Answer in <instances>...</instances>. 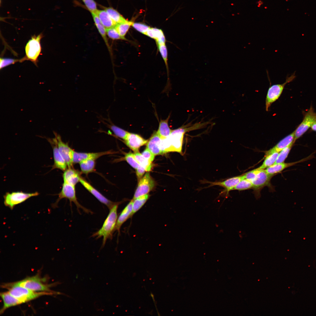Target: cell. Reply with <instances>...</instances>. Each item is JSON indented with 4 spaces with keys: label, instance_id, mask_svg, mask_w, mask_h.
Wrapping results in <instances>:
<instances>
[{
    "label": "cell",
    "instance_id": "1",
    "mask_svg": "<svg viewBox=\"0 0 316 316\" xmlns=\"http://www.w3.org/2000/svg\"><path fill=\"white\" fill-rule=\"evenodd\" d=\"M120 202H115L110 208L108 214L101 228L95 232L92 236L96 239L103 237L102 247H103L108 239H112L115 231L118 218L117 209Z\"/></svg>",
    "mask_w": 316,
    "mask_h": 316
},
{
    "label": "cell",
    "instance_id": "2",
    "mask_svg": "<svg viewBox=\"0 0 316 316\" xmlns=\"http://www.w3.org/2000/svg\"><path fill=\"white\" fill-rule=\"evenodd\" d=\"M2 286L7 288L9 293L19 300L22 303L33 300L42 295H52L55 293L45 291L37 292L11 284H4Z\"/></svg>",
    "mask_w": 316,
    "mask_h": 316
},
{
    "label": "cell",
    "instance_id": "3",
    "mask_svg": "<svg viewBox=\"0 0 316 316\" xmlns=\"http://www.w3.org/2000/svg\"><path fill=\"white\" fill-rule=\"evenodd\" d=\"M75 186L63 182L61 190L58 194V197L55 202L52 204V207L54 208H56L60 201L63 198H66L69 200L71 206V203L73 202L79 212L80 209H81L86 213H92L91 210L83 206L78 202L76 196Z\"/></svg>",
    "mask_w": 316,
    "mask_h": 316
},
{
    "label": "cell",
    "instance_id": "4",
    "mask_svg": "<svg viewBox=\"0 0 316 316\" xmlns=\"http://www.w3.org/2000/svg\"><path fill=\"white\" fill-rule=\"evenodd\" d=\"M39 194L38 192L25 193L22 191L7 192L4 196V203L5 206L12 210L16 205L21 204L29 198L36 196Z\"/></svg>",
    "mask_w": 316,
    "mask_h": 316
},
{
    "label": "cell",
    "instance_id": "5",
    "mask_svg": "<svg viewBox=\"0 0 316 316\" xmlns=\"http://www.w3.org/2000/svg\"><path fill=\"white\" fill-rule=\"evenodd\" d=\"M295 73L287 77L285 82L281 84L273 85L270 86L267 91L265 100V109L268 111L271 105L279 97L284 87L288 83L293 81L296 78Z\"/></svg>",
    "mask_w": 316,
    "mask_h": 316
},
{
    "label": "cell",
    "instance_id": "6",
    "mask_svg": "<svg viewBox=\"0 0 316 316\" xmlns=\"http://www.w3.org/2000/svg\"><path fill=\"white\" fill-rule=\"evenodd\" d=\"M41 33L37 36L34 35L28 42L25 47V60L31 61L36 64L41 50L40 40L42 37Z\"/></svg>",
    "mask_w": 316,
    "mask_h": 316
},
{
    "label": "cell",
    "instance_id": "7",
    "mask_svg": "<svg viewBox=\"0 0 316 316\" xmlns=\"http://www.w3.org/2000/svg\"><path fill=\"white\" fill-rule=\"evenodd\" d=\"M43 279L37 276L28 277L11 284L22 286L35 291L51 292L49 286L42 282Z\"/></svg>",
    "mask_w": 316,
    "mask_h": 316
},
{
    "label": "cell",
    "instance_id": "8",
    "mask_svg": "<svg viewBox=\"0 0 316 316\" xmlns=\"http://www.w3.org/2000/svg\"><path fill=\"white\" fill-rule=\"evenodd\" d=\"M316 121V113L312 106L305 113L301 123L294 131V141L303 135Z\"/></svg>",
    "mask_w": 316,
    "mask_h": 316
},
{
    "label": "cell",
    "instance_id": "9",
    "mask_svg": "<svg viewBox=\"0 0 316 316\" xmlns=\"http://www.w3.org/2000/svg\"><path fill=\"white\" fill-rule=\"evenodd\" d=\"M54 133L60 153L65 161L68 167H72L74 151L69 146L67 143L62 141L60 135L54 132Z\"/></svg>",
    "mask_w": 316,
    "mask_h": 316
},
{
    "label": "cell",
    "instance_id": "10",
    "mask_svg": "<svg viewBox=\"0 0 316 316\" xmlns=\"http://www.w3.org/2000/svg\"><path fill=\"white\" fill-rule=\"evenodd\" d=\"M154 183L150 174L146 173L140 180L132 199L148 194L153 189Z\"/></svg>",
    "mask_w": 316,
    "mask_h": 316
},
{
    "label": "cell",
    "instance_id": "11",
    "mask_svg": "<svg viewBox=\"0 0 316 316\" xmlns=\"http://www.w3.org/2000/svg\"><path fill=\"white\" fill-rule=\"evenodd\" d=\"M274 175L268 174L265 169H260L255 178L252 182L256 196H260V190L264 187L269 185L270 180Z\"/></svg>",
    "mask_w": 316,
    "mask_h": 316
},
{
    "label": "cell",
    "instance_id": "12",
    "mask_svg": "<svg viewBox=\"0 0 316 316\" xmlns=\"http://www.w3.org/2000/svg\"><path fill=\"white\" fill-rule=\"evenodd\" d=\"M50 144L52 149L54 163L52 169H57L64 171L67 169V165L58 150L55 138H47Z\"/></svg>",
    "mask_w": 316,
    "mask_h": 316
},
{
    "label": "cell",
    "instance_id": "13",
    "mask_svg": "<svg viewBox=\"0 0 316 316\" xmlns=\"http://www.w3.org/2000/svg\"><path fill=\"white\" fill-rule=\"evenodd\" d=\"M244 179L243 174L241 175L236 176L228 178L221 181L209 182L205 181L204 182L210 184L207 187H209L214 186H219L225 188V190L223 192L226 193L227 196L229 192L231 190H233L234 188L242 179Z\"/></svg>",
    "mask_w": 316,
    "mask_h": 316
},
{
    "label": "cell",
    "instance_id": "14",
    "mask_svg": "<svg viewBox=\"0 0 316 316\" xmlns=\"http://www.w3.org/2000/svg\"><path fill=\"white\" fill-rule=\"evenodd\" d=\"M80 182L87 190L93 195L98 200L106 205L109 209L111 208L115 203V202H113L107 198L94 188L89 182L82 177L80 178Z\"/></svg>",
    "mask_w": 316,
    "mask_h": 316
},
{
    "label": "cell",
    "instance_id": "15",
    "mask_svg": "<svg viewBox=\"0 0 316 316\" xmlns=\"http://www.w3.org/2000/svg\"><path fill=\"white\" fill-rule=\"evenodd\" d=\"M114 153V152L111 150L95 153L79 152L74 151L73 157V164L79 163L83 160L88 159L96 160L102 156L112 154Z\"/></svg>",
    "mask_w": 316,
    "mask_h": 316
},
{
    "label": "cell",
    "instance_id": "16",
    "mask_svg": "<svg viewBox=\"0 0 316 316\" xmlns=\"http://www.w3.org/2000/svg\"><path fill=\"white\" fill-rule=\"evenodd\" d=\"M125 143L131 149L135 152H138L139 148L147 143L148 140L137 134L129 133Z\"/></svg>",
    "mask_w": 316,
    "mask_h": 316
},
{
    "label": "cell",
    "instance_id": "17",
    "mask_svg": "<svg viewBox=\"0 0 316 316\" xmlns=\"http://www.w3.org/2000/svg\"><path fill=\"white\" fill-rule=\"evenodd\" d=\"M314 157L313 154H312L308 157L303 159L297 161L290 162L285 163L283 162L281 163L274 164L271 166L265 169L266 171L268 174L274 175V174L280 173L285 169L295 165L298 163L307 161L311 159Z\"/></svg>",
    "mask_w": 316,
    "mask_h": 316
},
{
    "label": "cell",
    "instance_id": "18",
    "mask_svg": "<svg viewBox=\"0 0 316 316\" xmlns=\"http://www.w3.org/2000/svg\"><path fill=\"white\" fill-rule=\"evenodd\" d=\"M295 135L294 131L279 141L275 146L265 152V155L274 152L279 153L281 151L292 143H294Z\"/></svg>",
    "mask_w": 316,
    "mask_h": 316
},
{
    "label": "cell",
    "instance_id": "19",
    "mask_svg": "<svg viewBox=\"0 0 316 316\" xmlns=\"http://www.w3.org/2000/svg\"><path fill=\"white\" fill-rule=\"evenodd\" d=\"M132 199L124 208L118 217L115 230L117 231L118 235L120 233V229L123 224L132 216Z\"/></svg>",
    "mask_w": 316,
    "mask_h": 316
},
{
    "label": "cell",
    "instance_id": "20",
    "mask_svg": "<svg viewBox=\"0 0 316 316\" xmlns=\"http://www.w3.org/2000/svg\"><path fill=\"white\" fill-rule=\"evenodd\" d=\"M63 177L64 183L74 186L80 182L81 178L79 172L72 167H68L64 171Z\"/></svg>",
    "mask_w": 316,
    "mask_h": 316
},
{
    "label": "cell",
    "instance_id": "21",
    "mask_svg": "<svg viewBox=\"0 0 316 316\" xmlns=\"http://www.w3.org/2000/svg\"><path fill=\"white\" fill-rule=\"evenodd\" d=\"M161 140L157 132L155 131L147 143L146 147L155 155L162 154L160 148Z\"/></svg>",
    "mask_w": 316,
    "mask_h": 316
},
{
    "label": "cell",
    "instance_id": "22",
    "mask_svg": "<svg viewBox=\"0 0 316 316\" xmlns=\"http://www.w3.org/2000/svg\"><path fill=\"white\" fill-rule=\"evenodd\" d=\"M0 296L3 302V305L0 310L1 314L3 313L8 308L21 304L18 299L11 295L8 291L1 293Z\"/></svg>",
    "mask_w": 316,
    "mask_h": 316
},
{
    "label": "cell",
    "instance_id": "23",
    "mask_svg": "<svg viewBox=\"0 0 316 316\" xmlns=\"http://www.w3.org/2000/svg\"><path fill=\"white\" fill-rule=\"evenodd\" d=\"M106 29L115 26L117 24L104 10H97L95 13Z\"/></svg>",
    "mask_w": 316,
    "mask_h": 316
},
{
    "label": "cell",
    "instance_id": "24",
    "mask_svg": "<svg viewBox=\"0 0 316 316\" xmlns=\"http://www.w3.org/2000/svg\"><path fill=\"white\" fill-rule=\"evenodd\" d=\"M169 117L165 120H161L159 123L158 129L157 132L161 139H164L168 137L170 135L172 130L170 129L168 125Z\"/></svg>",
    "mask_w": 316,
    "mask_h": 316
},
{
    "label": "cell",
    "instance_id": "25",
    "mask_svg": "<svg viewBox=\"0 0 316 316\" xmlns=\"http://www.w3.org/2000/svg\"><path fill=\"white\" fill-rule=\"evenodd\" d=\"M94 21L95 26L97 29L99 33L103 38V40L105 43L106 44L108 47L109 51H110V47L108 43L107 34L106 32V28L101 22L97 15L95 13H91Z\"/></svg>",
    "mask_w": 316,
    "mask_h": 316
},
{
    "label": "cell",
    "instance_id": "26",
    "mask_svg": "<svg viewBox=\"0 0 316 316\" xmlns=\"http://www.w3.org/2000/svg\"><path fill=\"white\" fill-rule=\"evenodd\" d=\"M144 35L155 39L157 42H163L166 40L162 30L158 28H150Z\"/></svg>",
    "mask_w": 316,
    "mask_h": 316
},
{
    "label": "cell",
    "instance_id": "27",
    "mask_svg": "<svg viewBox=\"0 0 316 316\" xmlns=\"http://www.w3.org/2000/svg\"><path fill=\"white\" fill-rule=\"evenodd\" d=\"M95 160L88 159L83 160L79 164L82 172L86 174L93 172L95 166Z\"/></svg>",
    "mask_w": 316,
    "mask_h": 316
},
{
    "label": "cell",
    "instance_id": "28",
    "mask_svg": "<svg viewBox=\"0 0 316 316\" xmlns=\"http://www.w3.org/2000/svg\"><path fill=\"white\" fill-rule=\"evenodd\" d=\"M149 197L150 195L147 194L132 199V216L143 207Z\"/></svg>",
    "mask_w": 316,
    "mask_h": 316
},
{
    "label": "cell",
    "instance_id": "29",
    "mask_svg": "<svg viewBox=\"0 0 316 316\" xmlns=\"http://www.w3.org/2000/svg\"><path fill=\"white\" fill-rule=\"evenodd\" d=\"M104 10L117 24L125 22L127 21L116 10L112 7H105Z\"/></svg>",
    "mask_w": 316,
    "mask_h": 316
},
{
    "label": "cell",
    "instance_id": "30",
    "mask_svg": "<svg viewBox=\"0 0 316 316\" xmlns=\"http://www.w3.org/2000/svg\"><path fill=\"white\" fill-rule=\"evenodd\" d=\"M279 153L278 152H274L265 156L262 164L257 168L265 169L274 164L276 160Z\"/></svg>",
    "mask_w": 316,
    "mask_h": 316
},
{
    "label": "cell",
    "instance_id": "31",
    "mask_svg": "<svg viewBox=\"0 0 316 316\" xmlns=\"http://www.w3.org/2000/svg\"><path fill=\"white\" fill-rule=\"evenodd\" d=\"M134 156L139 164L145 169L146 171H150L152 167V162L145 158L139 152L133 154Z\"/></svg>",
    "mask_w": 316,
    "mask_h": 316
},
{
    "label": "cell",
    "instance_id": "32",
    "mask_svg": "<svg viewBox=\"0 0 316 316\" xmlns=\"http://www.w3.org/2000/svg\"><path fill=\"white\" fill-rule=\"evenodd\" d=\"M133 23L131 21L127 20L125 22L117 24L115 27L120 35L125 38V35Z\"/></svg>",
    "mask_w": 316,
    "mask_h": 316
},
{
    "label": "cell",
    "instance_id": "33",
    "mask_svg": "<svg viewBox=\"0 0 316 316\" xmlns=\"http://www.w3.org/2000/svg\"><path fill=\"white\" fill-rule=\"evenodd\" d=\"M293 143L284 148L279 153L277 158L274 164L284 162L287 157L293 145Z\"/></svg>",
    "mask_w": 316,
    "mask_h": 316
},
{
    "label": "cell",
    "instance_id": "34",
    "mask_svg": "<svg viewBox=\"0 0 316 316\" xmlns=\"http://www.w3.org/2000/svg\"><path fill=\"white\" fill-rule=\"evenodd\" d=\"M109 127L116 136L124 140H126L129 132L114 125H110Z\"/></svg>",
    "mask_w": 316,
    "mask_h": 316
},
{
    "label": "cell",
    "instance_id": "35",
    "mask_svg": "<svg viewBox=\"0 0 316 316\" xmlns=\"http://www.w3.org/2000/svg\"><path fill=\"white\" fill-rule=\"evenodd\" d=\"M252 183L250 181L244 179L242 180L234 188L233 190L241 191L253 188Z\"/></svg>",
    "mask_w": 316,
    "mask_h": 316
},
{
    "label": "cell",
    "instance_id": "36",
    "mask_svg": "<svg viewBox=\"0 0 316 316\" xmlns=\"http://www.w3.org/2000/svg\"><path fill=\"white\" fill-rule=\"evenodd\" d=\"M106 32L108 37L112 40H126L120 35L115 27L106 29Z\"/></svg>",
    "mask_w": 316,
    "mask_h": 316
},
{
    "label": "cell",
    "instance_id": "37",
    "mask_svg": "<svg viewBox=\"0 0 316 316\" xmlns=\"http://www.w3.org/2000/svg\"><path fill=\"white\" fill-rule=\"evenodd\" d=\"M124 159L132 167L135 169H136L140 165L135 159L133 154L131 152L126 153Z\"/></svg>",
    "mask_w": 316,
    "mask_h": 316
},
{
    "label": "cell",
    "instance_id": "38",
    "mask_svg": "<svg viewBox=\"0 0 316 316\" xmlns=\"http://www.w3.org/2000/svg\"><path fill=\"white\" fill-rule=\"evenodd\" d=\"M24 61H25L24 58L20 60L11 58H1L0 69L11 64H14L17 62L19 61L21 62Z\"/></svg>",
    "mask_w": 316,
    "mask_h": 316
},
{
    "label": "cell",
    "instance_id": "39",
    "mask_svg": "<svg viewBox=\"0 0 316 316\" xmlns=\"http://www.w3.org/2000/svg\"><path fill=\"white\" fill-rule=\"evenodd\" d=\"M87 9L91 13H95L98 10L96 3L94 0H82Z\"/></svg>",
    "mask_w": 316,
    "mask_h": 316
},
{
    "label": "cell",
    "instance_id": "40",
    "mask_svg": "<svg viewBox=\"0 0 316 316\" xmlns=\"http://www.w3.org/2000/svg\"><path fill=\"white\" fill-rule=\"evenodd\" d=\"M132 26L137 31L144 34L150 28L144 24L138 23H133Z\"/></svg>",
    "mask_w": 316,
    "mask_h": 316
},
{
    "label": "cell",
    "instance_id": "41",
    "mask_svg": "<svg viewBox=\"0 0 316 316\" xmlns=\"http://www.w3.org/2000/svg\"><path fill=\"white\" fill-rule=\"evenodd\" d=\"M157 45L165 64L167 66V51L165 43Z\"/></svg>",
    "mask_w": 316,
    "mask_h": 316
},
{
    "label": "cell",
    "instance_id": "42",
    "mask_svg": "<svg viewBox=\"0 0 316 316\" xmlns=\"http://www.w3.org/2000/svg\"><path fill=\"white\" fill-rule=\"evenodd\" d=\"M260 170V169L257 168L245 173L243 174L244 179L252 182L255 178Z\"/></svg>",
    "mask_w": 316,
    "mask_h": 316
},
{
    "label": "cell",
    "instance_id": "43",
    "mask_svg": "<svg viewBox=\"0 0 316 316\" xmlns=\"http://www.w3.org/2000/svg\"><path fill=\"white\" fill-rule=\"evenodd\" d=\"M142 156L150 162H152L154 158L155 155L147 147L142 152Z\"/></svg>",
    "mask_w": 316,
    "mask_h": 316
},
{
    "label": "cell",
    "instance_id": "44",
    "mask_svg": "<svg viewBox=\"0 0 316 316\" xmlns=\"http://www.w3.org/2000/svg\"><path fill=\"white\" fill-rule=\"evenodd\" d=\"M145 171L144 168L140 165L136 169V174L139 180L141 178Z\"/></svg>",
    "mask_w": 316,
    "mask_h": 316
},
{
    "label": "cell",
    "instance_id": "45",
    "mask_svg": "<svg viewBox=\"0 0 316 316\" xmlns=\"http://www.w3.org/2000/svg\"><path fill=\"white\" fill-rule=\"evenodd\" d=\"M310 128L312 130L316 132V121L312 124Z\"/></svg>",
    "mask_w": 316,
    "mask_h": 316
},
{
    "label": "cell",
    "instance_id": "46",
    "mask_svg": "<svg viewBox=\"0 0 316 316\" xmlns=\"http://www.w3.org/2000/svg\"><path fill=\"white\" fill-rule=\"evenodd\" d=\"M258 6H260L262 4L263 2L262 1L260 0L257 1V2Z\"/></svg>",
    "mask_w": 316,
    "mask_h": 316
}]
</instances>
